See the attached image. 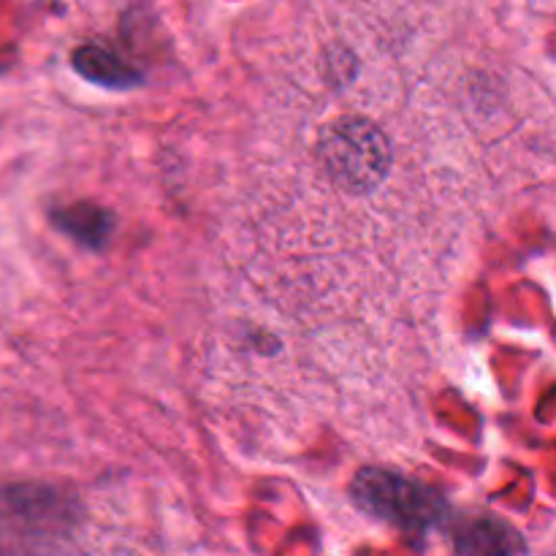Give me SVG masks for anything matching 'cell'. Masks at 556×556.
Returning a JSON list of instances; mask_svg holds the SVG:
<instances>
[{"label": "cell", "mask_w": 556, "mask_h": 556, "mask_svg": "<svg viewBox=\"0 0 556 556\" xmlns=\"http://www.w3.org/2000/svg\"><path fill=\"white\" fill-rule=\"evenodd\" d=\"M79 527V500L60 486L0 489V556H63Z\"/></svg>", "instance_id": "7a4b0ae2"}, {"label": "cell", "mask_w": 556, "mask_h": 556, "mask_svg": "<svg viewBox=\"0 0 556 556\" xmlns=\"http://www.w3.org/2000/svg\"><path fill=\"white\" fill-rule=\"evenodd\" d=\"M351 497L364 514L405 532H429L445 519V500L424 483L367 467L353 478Z\"/></svg>", "instance_id": "3957f363"}, {"label": "cell", "mask_w": 556, "mask_h": 556, "mask_svg": "<svg viewBox=\"0 0 556 556\" xmlns=\"http://www.w3.org/2000/svg\"><path fill=\"white\" fill-rule=\"evenodd\" d=\"M76 71L81 76H87L90 81H98V85H109V87H130L139 85L141 74L139 71L128 68L119 58H114L112 52L98 47H85L76 52Z\"/></svg>", "instance_id": "5b68a950"}, {"label": "cell", "mask_w": 556, "mask_h": 556, "mask_svg": "<svg viewBox=\"0 0 556 556\" xmlns=\"http://www.w3.org/2000/svg\"><path fill=\"white\" fill-rule=\"evenodd\" d=\"M60 226L71 233V237L81 239L85 244H98L106 239V233L112 231V220H109L106 212L96 210V206H74V210L60 212Z\"/></svg>", "instance_id": "8992f818"}, {"label": "cell", "mask_w": 556, "mask_h": 556, "mask_svg": "<svg viewBox=\"0 0 556 556\" xmlns=\"http://www.w3.org/2000/svg\"><path fill=\"white\" fill-rule=\"evenodd\" d=\"M459 556H527V543L508 521L476 519L456 538Z\"/></svg>", "instance_id": "277c9868"}, {"label": "cell", "mask_w": 556, "mask_h": 556, "mask_svg": "<svg viewBox=\"0 0 556 556\" xmlns=\"http://www.w3.org/2000/svg\"><path fill=\"white\" fill-rule=\"evenodd\" d=\"M309 161L326 190L358 199L378 190L394 168V139L372 114L340 112L318 125Z\"/></svg>", "instance_id": "6da1fadb"}]
</instances>
